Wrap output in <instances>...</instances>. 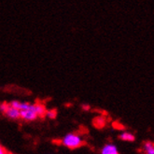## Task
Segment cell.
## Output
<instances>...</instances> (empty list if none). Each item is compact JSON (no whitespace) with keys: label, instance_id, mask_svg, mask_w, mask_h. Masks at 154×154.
I'll use <instances>...</instances> for the list:
<instances>
[{"label":"cell","instance_id":"277c9868","mask_svg":"<svg viewBox=\"0 0 154 154\" xmlns=\"http://www.w3.org/2000/svg\"><path fill=\"white\" fill-rule=\"evenodd\" d=\"M100 154H120V150L114 143H106L101 149Z\"/></svg>","mask_w":154,"mask_h":154},{"label":"cell","instance_id":"ba28073f","mask_svg":"<svg viewBox=\"0 0 154 154\" xmlns=\"http://www.w3.org/2000/svg\"><path fill=\"white\" fill-rule=\"evenodd\" d=\"M8 106V104H7V103H1V104H0V112H1L2 114H4Z\"/></svg>","mask_w":154,"mask_h":154},{"label":"cell","instance_id":"5b68a950","mask_svg":"<svg viewBox=\"0 0 154 154\" xmlns=\"http://www.w3.org/2000/svg\"><path fill=\"white\" fill-rule=\"evenodd\" d=\"M119 138H120V140H122L123 142L132 143V142L135 141V135L133 133H131L130 131H122L119 134Z\"/></svg>","mask_w":154,"mask_h":154},{"label":"cell","instance_id":"3957f363","mask_svg":"<svg viewBox=\"0 0 154 154\" xmlns=\"http://www.w3.org/2000/svg\"><path fill=\"white\" fill-rule=\"evenodd\" d=\"M4 115L8 118V119H10L11 121H17V120L21 119L20 110L18 109V108L11 106V104H8L6 111L4 112Z\"/></svg>","mask_w":154,"mask_h":154},{"label":"cell","instance_id":"6da1fadb","mask_svg":"<svg viewBox=\"0 0 154 154\" xmlns=\"http://www.w3.org/2000/svg\"><path fill=\"white\" fill-rule=\"evenodd\" d=\"M10 104L11 106L18 108L20 110L21 119L27 122L37 121L39 118L45 116V112H46L45 106L39 103L32 104L28 102H21L18 100H13Z\"/></svg>","mask_w":154,"mask_h":154},{"label":"cell","instance_id":"52a82bcc","mask_svg":"<svg viewBox=\"0 0 154 154\" xmlns=\"http://www.w3.org/2000/svg\"><path fill=\"white\" fill-rule=\"evenodd\" d=\"M57 113L56 111L54 109H46V112H45V116H46L47 118H49V119H54V118L56 117Z\"/></svg>","mask_w":154,"mask_h":154},{"label":"cell","instance_id":"9c48e42d","mask_svg":"<svg viewBox=\"0 0 154 154\" xmlns=\"http://www.w3.org/2000/svg\"><path fill=\"white\" fill-rule=\"evenodd\" d=\"M0 154H7V151L5 150V149L0 145Z\"/></svg>","mask_w":154,"mask_h":154},{"label":"cell","instance_id":"8992f818","mask_svg":"<svg viewBox=\"0 0 154 154\" xmlns=\"http://www.w3.org/2000/svg\"><path fill=\"white\" fill-rule=\"evenodd\" d=\"M143 154H154V142L145 141L141 148Z\"/></svg>","mask_w":154,"mask_h":154},{"label":"cell","instance_id":"30bf717a","mask_svg":"<svg viewBox=\"0 0 154 154\" xmlns=\"http://www.w3.org/2000/svg\"><path fill=\"white\" fill-rule=\"evenodd\" d=\"M7 154H8V153H7Z\"/></svg>","mask_w":154,"mask_h":154},{"label":"cell","instance_id":"7a4b0ae2","mask_svg":"<svg viewBox=\"0 0 154 154\" xmlns=\"http://www.w3.org/2000/svg\"><path fill=\"white\" fill-rule=\"evenodd\" d=\"M83 137L77 133H69L66 134L64 137L62 138L61 143L64 145L66 148L75 149H79L83 145Z\"/></svg>","mask_w":154,"mask_h":154}]
</instances>
